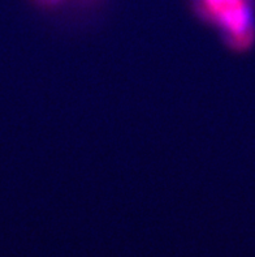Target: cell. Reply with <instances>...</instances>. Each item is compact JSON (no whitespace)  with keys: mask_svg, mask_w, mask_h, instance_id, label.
<instances>
[{"mask_svg":"<svg viewBox=\"0 0 255 257\" xmlns=\"http://www.w3.org/2000/svg\"><path fill=\"white\" fill-rule=\"evenodd\" d=\"M200 16L216 26L234 49H246L255 36L254 0H195Z\"/></svg>","mask_w":255,"mask_h":257,"instance_id":"cell-1","label":"cell"},{"mask_svg":"<svg viewBox=\"0 0 255 257\" xmlns=\"http://www.w3.org/2000/svg\"><path fill=\"white\" fill-rule=\"evenodd\" d=\"M38 2H42V3L51 4V3H58V2H60V0H38Z\"/></svg>","mask_w":255,"mask_h":257,"instance_id":"cell-2","label":"cell"}]
</instances>
